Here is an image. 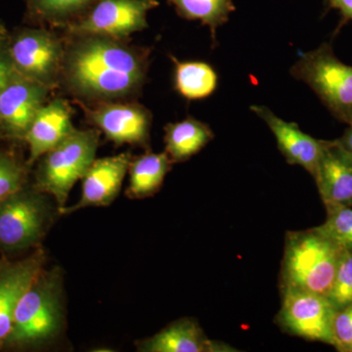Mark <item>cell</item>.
I'll return each instance as SVG.
<instances>
[{"label": "cell", "mask_w": 352, "mask_h": 352, "mask_svg": "<svg viewBox=\"0 0 352 352\" xmlns=\"http://www.w3.org/2000/svg\"><path fill=\"white\" fill-rule=\"evenodd\" d=\"M69 36L60 83L78 101H122L140 92L149 67L147 48L106 36Z\"/></svg>", "instance_id": "cell-1"}, {"label": "cell", "mask_w": 352, "mask_h": 352, "mask_svg": "<svg viewBox=\"0 0 352 352\" xmlns=\"http://www.w3.org/2000/svg\"><path fill=\"white\" fill-rule=\"evenodd\" d=\"M64 324L63 276L55 267L43 270L21 296L4 349H34L51 342Z\"/></svg>", "instance_id": "cell-2"}, {"label": "cell", "mask_w": 352, "mask_h": 352, "mask_svg": "<svg viewBox=\"0 0 352 352\" xmlns=\"http://www.w3.org/2000/svg\"><path fill=\"white\" fill-rule=\"evenodd\" d=\"M342 248L315 228L289 231L285 239L281 289L329 296Z\"/></svg>", "instance_id": "cell-3"}, {"label": "cell", "mask_w": 352, "mask_h": 352, "mask_svg": "<svg viewBox=\"0 0 352 352\" xmlns=\"http://www.w3.org/2000/svg\"><path fill=\"white\" fill-rule=\"evenodd\" d=\"M100 139L97 129H75L38 160L34 186L66 207L69 192L94 163Z\"/></svg>", "instance_id": "cell-4"}, {"label": "cell", "mask_w": 352, "mask_h": 352, "mask_svg": "<svg viewBox=\"0 0 352 352\" xmlns=\"http://www.w3.org/2000/svg\"><path fill=\"white\" fill-rule=\"evenodd\" d=\"M289 74L311 88L340 122H352V67L340 62L331 43L300 54Z\"/></svg>", "instance_id": "cell-5"}, {"label": "cell", "mask_w": 352, "mask_h": 352, "mask_svg": "<svg viewBox=\"0 0 352 352\" xmlns=\"http://www.w3.org/2000/svg\"><path fill=\"white\" fill-rule=\"evenodd\" d=\"M50 197L25 184L0 203V251L18 254L38 247L54 215Z\"/></svg>", "instance_id": "cell-6"}, {"label": "cell", "mask_w": 352, "mask_h": 352, "mask_svg": "<svg viewBox=\"0 0 352 352\" xmlns=\"http://www.w3.org/2000/svg\"><path fill=\"white\" fill-rule=\"evenodd\" d=\"M65 43L53 32L31 28L6 38V48L16 74L52 90L61 82Z\"/></svg>", "instance_id": "cell-7"}, {"label": "cell", "mask_w": 352, "mask_h": 352, "mask_svg": "<svg viewBox=\"0 0 352 352\" xmlns=\"http://www.w3.org/2000/svg\"><path fill=\"white\" fill-rule=\"evenodd\" d=\"M159 6L157 0H100L66 30L72 36L126 41L131 34L148 28V13Z\"/></svg>", "instance_id": "cell-8"}, {"label": "cell", "mask_w": 352, "mask_h": 352, "mask_svg": "<svg viewBox=\"0 0 352 352\" xmlns=\"http://www.w3.org/2000/svg\"><path fill=\"white\" fill-rule=\"evenodd\" d=\"M281 289L278 325L291 335L333 346V322L337 309L327 296L298 289Z\"/></svg>", "instance_id": "cell-9"}, {"label": "cell", "mask_w": 352, "mask_h": 352, "mask_svg": "<svg viewBox=\"0 0 352 352\" xmlns=\"http://www.w3.org/2000/svg\"><path fill=\"white\" fill-rule=\"evenodd\" d=\"M82 104L87 119L116 145L129 144L149 149L152 113L132 102H101L90 108Z\"/></svg>", "instance_id": "cell-10"}, {"label": "cell", "mask_w": 352, "mask_h": 352, "mask_svg": "<svg viewBox=\"0 0 352 352\" xmlns=\"http://www.w3.org/2000/svg\"><path fill=\"white\" fill-rule=\"evenodd\" d=\"M51 89L15 74L0 91V132L9 138L24 140L32 120Z\"/></svg>", "instance_id": "cell-11"}, {"label": "cell", "mask_w": 352, "mask_h": 352, "mask_svg": "<svg viewBox=\"0 0 352 352\" xmlns=\"http://www.w3.org/2000/svg\"><path fill=\"white\" fill-rule=\"evenodd\" d=\"M131 153L95 159L82 178V195L71 207L58 210L67 215L90 207H108L119 196L132 160Z\"/></svg>", "instance_id": "cell-12"}, {"label": "cell", "mask_w": 352, "mask_h": 352, "mask_svg": "<svg viewBox=\"0 0 352 352\" xmlns=\"http://www.w3.org/2000/svg\"><path fill=\"white\" fill-rule=\"evenodd\" d=\"M45 261V252L38 248L24 258L0 261V349H4L10 333L21 296L43 270Z\"/></svg>", "instance_id": "cell-13"}, {"label": "cell", "mask_w": 352, "mask_h": 352, "mask_svg": "<svg viewBox=\"0 0 352 352\" xmlns=\"http://www.w3.org/2000/svg\"><path fill=\"white\" fill-rule=\"evenodd\" d=\"M325 207L352 206V154L339 140H326L312 176Z\"/></svg>", "instance_id": "cell-14"}, {"label": "cell", "mask_w": 352, "mask_h": 352, "mask_svg": "<svg viewBox=\"0 0 352 352\" xmlns=\"http://www.w3.org/2000/svg\"><path fill=\"white\" fill-rule=\"evenodd\" d=\"M251 110L270 127L288 164L302 166L314 176L326 140L308 135L295 122L280 119L265 106H251Z\"/></svg>", "instance_id": "cell-15"}, {"label": "cell", "mask_w": 352, "mask_h": 352, "mask_svg": "<svg viewBox=\"0 0 352 352\" xmlns=\"http://www.w3.org/2000/svg\"><path fill=\"white\" fill-rule=\"evenodd\" d=\"M73 109L62 98L48 100L38 111L28 129L24 141L29 145L28 164L38 162L74 131Z\"/></svg>", "instance_id": "cell-16"}, {"label": "cell", "mask_w": 352, "mask_h": 352, "mask_svg": "<svg viewBox=\"0 0 352 352\" xmlns=\"http://www.w3.org/2000/svg\"><path fill=\"white\" fill-rule=\"evenodd\" d=\"M140 352H233V347L208 339L203 329L192 319L182 318L166 326L159 333L138 340Z\"/></svg>", "instance_id": "cell-17"}, {"label": "cell", "mask_w": 352, "mask_h": 352, "mask_svg": "<svg viewBox=\"0 0 352 352\" xmlns=\"http://www.w3.org/2000/svg\"><path fill=\"white\" fill-rule=\"evenodd\" d=\"M164 152L173 164L188 161L214 138L208 124L192 117L182 122H170L164 127Z\"/></svg>", "instance_id": "cell-18"}, {"label": "cell", "mask_w": 352, "mask_h": 352, "mask_svg": "<svg viewBox=\"0 0 352 352\" xmlns=\"http://www.w3.org/2000/svg\"><path fill=\"white\" fill-rule=\"evenodd\" d=\"M173 164L166 152L147 151L141 156L132 157L129 168L126 196L133 200L154 196L163 186L164 178L170 173Z\"/></svg>", "instance_id": "cell-19"}, {"label": "cell", "mask_w": 352, "mask_h": 352, "mask_svg": "<svg viewBox=\"0 0 352 352\" xmlns=\"http://www.w3.org/2000/svg\"><path fill=\"white\" fill-rule=\"evenodd\" d=\"M175 63L173 83L180 96L187 100H201L212 96L219 85V75L212 65L203 61H179Z\"/></svg>", "instance_id": "cell-20"}, {"label": "cell", "mask_w": 352, "mask_h": 352, "mask_svg": "<svg viewBox=\"0 0 352 352\" xmlns=\"http://www.w3.org/2000/svg\"><path fill=\"white\" fill-rule=\"evenodd\" d=\"M175 6L179 17L188 21H200L210 28L214 46L217 44V30L228 22L229 16L236 10L233 0H166Z\"/></svg>", "instance_id": "cell-21"}, {"label": "cell", "mask_w": 352, "mask_h": 352, "mask_svg": "<svg viewBox=\"0 0 352 352\" xmlns=\"http://www.w3.org/2000/svg\"><path fill=\"white\" fill-rule=\"evenodd\" d=\"M100 0H27L32 17L51 27L65 28L80 19Z\"/></svg>", "instance_id": "cell-22"}, {"label": "cell", "mask_w": 352, "mask_h": 352, "mask_svg": "<svg viewBox=\"0 0 352 352\" xmlns=\"http://www.w3.org/2000/svg\"><path fill=\"white\" fill-rule=\"evenodd\" d=\"M326 210L327 219L314 228L342 249L352 251V206H331Z\"/></svg>", "instance_id": "cell-23"}, {"label": "cell", "mask_w": 352, "mask_h": 352, "mask_svg": "<svg viewBox=\"0 0 352 352\" xmlns=\"http://www.w3.org/2000/svg\"><path fill=\"white\" fill-rule=\"evenodd\" d=\"M336 309L352 305V251L342 249L328 296Z\"/></svg>", "instance_id": "cell-24"}, {"label": "cell", "mask_w": 352, "mask_h": 352, "mask_svg": "<svg viewBox=\"0 0 352 352\" xmlns=\"http://www.w3.org/2000/svg\"><path fill=\"white\" fill-rule=\"evenodd\" d=\"M27 184L25 166L13 155L0 151V203Z\"/></svg>", "instance_id": "cell-25"}, {"label": "cell", "mask_w": 352, "mask_h": 352, "mask_svg": "<svg viewBox=\"0 0 352 352\" xmlns=\"http://www.w3.org/2000/svg\"><path fill=\"white\" fill-rule=\"evenodd\" d=\"M333 346L346 352L352 342V305L336 311L333 322Z\"/></svg>", "instance_id": "cell-26"}, {"label": "cell", "mask_w": 352, "mask_h": 352, "mask_svg": "<svg viewBox=\"0 0 352 352\" xmlns=\"http://www.w3.org/2000/svg\"><path fill=\"white\" fill-rule=\"evenodd\" d=\"M6 48V34H0V91L15 75Z\"/></svg>", "instance_id": "cell-27"}, {"label": "cell", "mask_w": 352, "mask_h": 352, "mask_svg": "<svg viewBox=\"0 0 352 352\" xmlns=\"http://www.w3.org/2000/svg\"><path fill=\"white\" fill-rule=\"evenodd\" d=\"M326 10H338L340 12V21L336 34L340 31L344 25L352 21V0H325Z\"/></svg>", "instance_id": "cell-28"}, {"label": "cell", "mask_w": 352, "mask_h": 352, "mask_svg": "<svg viewBox=\"0 0 352 352\" xmlns=\"http://www.w3.org/2000/svg\"><path fill=\"white\" fill-rule=\"evenodd\" d=\"M346 131H344V135L338 139L342 147L346 148L347 151L352 154V122L351 124H347Z\"/></svg>", "instance_id": "cell-29"}, {"label": "cell", "mask_w": 352, "mask_h": 352, "mask_svg": "<svg viewBox=\"0 0 352 352\" xmlns=\"http://www.w3.org/2000/svg\"><path fill=\"white\" fill-rule=\"evenodd\" d=\"M6 34V30L3 29L1 25H0V34Z\"/></svg>", "instance_id": "cell-30"}, {"label": "cell", "mask_w": 352, "mask_h": 352, "mask_svg": "<svg viewBox=\"0 0 352 352\" xmlns=\"http://www.w3.org/2000/svg\"><path fill=\"white\" fill-rule=\"evenodd\" d=\"M346 352H352V342L351 344V346H349V349H347Z\"/></svg>", "instance_id": "cell-31"}]
</instances>
